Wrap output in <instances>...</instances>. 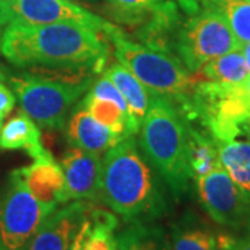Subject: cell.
<instances>
[{
	"label": "cell",
	"instance_id": "obj_17",
	"mask_svg": "<svg viewBox=\"0 0 250 250\" xmlns=\"http://www.w3.org/2000/svg\"><path fill=\"white\" fill-rule=\"evenodd\" d=\"M192 75L195 81H210L220 83H243L250 77L248 64L241 50L223 54L205 62Z\"/></svg>",
	"mask_w": 250,
	"mask_h": 250
},
{
	"label": "cell",
	"instance_id": "obj_1",
	"mask_svg": "<svg viewBox=\"0 0 250 250\" xmlns=\"http://www.w3.org/2000/svg\"><path fill=\"white\" fill-rule=\"evenodd\" d=\"M103 32L77 24L29 25L10 22L4 29L1 53L11 64L100 72L110 47Z\"/></svg>",
	"mask_w": 250,
	"mask_h": 250
},
{
	"label": "cell",
	"instance_id": "obj_26",
	"mask_svg": "<svg viewBox=\"0 0 250 250\" xmlns=\"http://www.w3.org/2000/svg\"><path fill=\"white\" fill-rule=\"evenodd\" d=\"M217 242L220 250H250V239H241L221 233L217 236Z\"/></svg>",
	"mask_w": 250,
	"mask_h": 250
},
{
	"label": "cell",
	"instance_id": "obj_34",
	"mask_svg": "<svg viewBox=\"0 0 250 250\" xmlns=\"http://www.w3.org/2000/svg\"><path fill=\"white\" fill-rule=\"evenodd\" d=\"M246 1H249V3H250V0H246Z\"/></svg>",
	"mask_w": 250,
	"mask_h": 250
},
{
	"label": "cell",
	"instance_id": "obj_14",
	"mask_svg": "<svg viewBox=\"0 0 250 250\" xmlns=\"http://www.w3.org/2000/svg\"><path fill=\"white\" fill-rule=\"evenodd\" d=\"M0 149L3 150H24L34 160L47 154L45 150L41 131L35 121L24 110L9 120L0 128Z\"/></svg>",
	"mask_w": 250,
	"mask_h": 250
},
{
	"label": "cell",
	"instance_id": "obj_4",
	"mask_svg": "<svg viewBox=\"0 0 250 250\" xmlns=\"http://www.w3.org/2000/svg\"><path fill=\"white\" fill-rule=\"evenodd\" d=\"M106 36L114 46L120 64L132 72L152 93L171 99L174 103L190 95L195 78L177 56L134 42L116 25Z\"/></svg>",
	"mask_w": 250,
	"mask_h": 250
},
{
	"label": "cell",
	"instance_id": "obj_21",
	"mask_svg": "<svg viewBox=\"0 0 250 250\" xmlns=\"http://www.w3.org/2000/svg\"><path fill=\"white\" fill-rule=\"evenodd\" d=\"M117 235V250H164L163 232L149 223H128Z\"/></svg>",
	"mask_w": 250,
	"mask_h": 250
},
{
	"label": "cell",
	"instance_id": "obj_18",
	"mask_svg": "<svg viewBox=\"0 0 250 250\" xmlns=\"http://www.w3.org/2000/svg\"><path fill=\"white\" fill-rule=\"evenodd\" d=\"M83 107L89 111L92 117H95L100 124L107 126L110 131L121 136L123 139L132 136L139 132V126L135 124L131 114L118 107L116 103L96 98L92 93H86L82 103Z\"/></svg>",
	"mask_w": 250,
	"mask_h": 250
},
{
	"label": "cell",
	"instance_id": "obj_10",
	"mask_svg": "<svg viewBox=\"0 0 250 250\" xmlns=\"http://www.w3.org/2000/svg\"><path fill=\"white\" fill-rule=\"evenodd\" d=\"M65 179V203L74 200H99L102 197L100 156L71 146L62 159Z\"/></svg>",
	"mask_w": 250,
	"mask_h": 250
},
{
	"label": "cell",
	"instance_id": "obj_2",
	"mask_svg": "<svg viewBox=\"0 0 250 250\" xmlns=\"http://www.w3.org/2000/svg\"><path fill=\"white\" fill-rule=\"evenodd\" d=\"M100 199L126 223H150L164 213L160 184L132 136L104 154Z\"/></svg>",
	"mask_w": 250,
	"mask_h": 250
},
{
	"label": "cell",
	"instance_id": "obj_27",
	"mask_svg": "<svg viewBox=\"0 0 250 250\" xmlns=\"http://www.w3.org/2000/svg\"><path fill=\"white\" fill-rule=\"evenodd\" d=\"M90 208H92V207H90ZM90 208L89 211H88V215H86L85 220L82 221L81 227L78 228V231L74 235L72 241L70 242V245L67 246V249L65 250H82L83 242H85V238H86V233H88V229H89L90 227Z\"/></svg>",
	"mask_w": 250,
	"mask_h": 250
},
{
	"label": "cell",
	"instance_id": "obj_12",
	"mask_svg": "<svg viewBox=\"0 0 250 250\" xmlns=\"http://www.w3.org/2000/svg\"><path fill=\"white\" fill-rule=\"evenodd\" d=\"M25 185L31 193L46 207L56 210L65 203V179L62 166L54 160L53 156H46L34 160L27 167L18 168Z\"/></svg>",
	"mask_w": 250,
	"mask_h": 250
},
{
	"label": "cell",
	"instance_id": "obj_8",
	"mask_svg": "<svg viewBox=\"0 0 250 250\" xmlns=\"http://www.w3.org/2000/svg\"><path fill=\"white\" fill-rule=\"evenodd\" d=\"M0 6L9 24H77L100 31L104 35L114 27L72 0H0Z\"/></svg>",
	"mask_w": 250,
	"mask_h": 250
},
{
	"label": "cell",
	"instance_id": "obj_3",
	"mask_svg": "<svg viewBox=\"0 0 250 250\" xmlns=\"http://www.w3.org/2000/svg\"><path fill=\"white\" fill-rule=\"evenodd\" d=\"M143 154L175 196L185 193L192 179L188 153L187 120L168 98L154 95L141 125Z\"/></svg>",
	"mask_w": 250,
	"mask_h": 250
},
{
	"label": "cell",
	"instance_id": "obj_30",
	"mask_svg": "<svg viewBox=\"0 0 250 250\" xmlns=\"http://www.w3.org/2000/svg\"><path fill=\"white\" fill-rule=\"evenodd\" d=\"M239 50L243 54V57H245V60H246V64H248V70H249L250 74V42L249 43H242L241 47H239Z\"/></svg>",
	"mask_w": 250,
	"mask_h": 250
},
{
	"label": "cell",
	"instance_id": "obj_24",
	"mask_svg": "<svg viewBox=\"0 0 250 250\" xmlns=\"http://www.w3.org/2000/svg\"><path fill=\"white\" fill-rule=\"evenodd\" d=\"M89 93H92V95L96 96V98L110 100V102L116 103L118 107L123 108L124 111H128V113H129L128 104H126L125 99L123 98V95H121L116 86L113 85V82L108 80L107 77H104V75H103L100 80H98L95 82V85L90 88Z\"/></svg>",
	"mask_w": 250,
	"mask_h": 250
},
{
	"label": "cell",
	"instance_id": "obj_16",
	"mask_svg": "<svg viewBox=\"0 0 250 250\" xmlns=\"http://www.w3.org/2000/svg\"><path fill=\"white\" fill-rule=\"evenodd\" d=\"M188 153L192 179L205 177L221 167L218 146L206 131L195 128L187 121Z\"/></svg>",
	"mask_w": 250,
	"mask_h": 250
},
{
	"label": "cell",
	"instance_id": "obj_28",
	"mask_svg": "<svg viewBox=\"0 0 250 250\" xmlns=\"http://www.w3.org/2000/svg\"><path fill=\"white\" fill-rule=\"evenodd\" d=\"M177 3H178V6L181 7V10L189 16V14H193V13H196L197 10L200 9L199 7V4L196 3V0H175Z\"/></svg>",
	"mask_w": 250,
	"mask_h": 250
},
{
	"label": "cell",
	"instance_id": "obj_32",
	"mask_svg": "<svg viewBox=\"0 0 250 250\" xmlns=\"http://www.w3.org/2000/svg\"><path fill=\"white\" fill-rule=\"evenodd\" d=\"M246 225H248V232H249V238H250V213L248 215V220H246Z\"/></svg>",
	"mask_w": 250,
	"mask_h": 250
},
{
	"label": "cell",
	"instance_id": "obj_9",
	"mask_svg": "<svg viewBox=\"0 0 250 250\" xmlns=\"http://www.w3.org/2000/svg\"><path fill=\"white\" fill-rule=\"evenodd\" d=\"M195 181L200 203L215 223L233 229L246 224L250 197L233 182L223 166Z\"/></svg>",
	"mask_w": 250,
	"mask_h": 250
},
{
	"label": "cell",
	"instance_id": "obj_20",
	"mask_svg": "<svg viewBox=\"0 0 250 250\" xmlns=\"http://www.w3.org/2000/svg\"><path fill=\"white\" fill-rule=\"evenodd\" d=\"M199 7L220 11L241 43L250 42V3L246 0H196Z\"/></svg>",
	"mask_w": 250,
	"mask_h": 250
},
{
	"label": "cell",
	"instance_id": "obj_29",
	"mask_svg": "<svg viewBox=\"0 0 250 250\" xmlns=\"http://www.w3.org/2000/svg\"><path fill=\"white\" fill-rule=\"evenodd\" d=\"M9 25V21H7V18L4 16V11L1 9V6H0V50H1V41H3V34H4V29L6 27Z\"/></svg>",
	"mask_w": 250,
	"mask_h": 250
},
{
	"label": "cell",
	"instance_id": "obj_19",
	"mask_svg": "<svg viewBox=\"0 0 250 250\" xmlns=\"http://www.w3.org/2000/svg\"><path fill=\"white\" fill-rule=\"evenodd\" d=\"M218 154L224 170L250 197V143L231 141L218 145Z\"/></svg>",
	"mask_w": 250,
	"mask_h": 250
},
{
	"label": "cell",
	"instance_id": "obj_25",
	"mask_svg": "<svg viewBox=\"0 0 250 250\" xmlns=\"http://www.w3.org/2000/svg\"><path fill=\"white\" fill-rule=\"evenodd\" d=\"M4 81L6 74L0 70V128L3 125V120L9 116L10 111L16 106V96Z\"/></svg>",
	"mask_w": 250,
	"mask_h": 250
},
{
	"label": "cell",
	"instance_id": "obj_6",
	"mask_svg": "<svg viewBox=\"0 0 250 250\" xmlns=\"http://www.w3.org/2000/svg\"><path fill=\"white\" fill-rule=\"evenodd\" d=\"M241 42L220 11L202 7L181 24L174 43V54L189 72H196L205 62L239 50Z\"/></svg>",
	"mask_w": 250,
	"mask_h": 250
},
{
	"label": "cell",
	"instance_id": "obj_13",
	"mask_svg": "<svg viewBox=\"0 0 250 250\" xmlns=\"http://www.w3.org/2000/svg\"><path fill=\"white\" fill-rule=\"evenodd\" d=\"M68 143L86 152L102 154L123 141L121 136L100 124L82 104L72 111L67 124Z\"/></svg>",
	"mask_w": 250,
	"mask_h": 250
},
{
	"label": "cell",
	"instance_id": "obj_11",
	"mask_svg": "<svg viewBox=\"0 0 250 250\" xmlns=\"http://www.w3.org/2000/svg\"><path fill=\"white\" fill-rule=\"evenodd\" d=\"M92 206L85 200L64 203L45 218L25 250H65Z\"/></svg>",
	"mask_w": 250,
	"mask_h": 250
},
{
	"label": "cell",
	"instance_id": "obj_33",
	"mask_svg": "<svg viewBox=\"0 0 250 250\" xmlns=\"http://www.w3.org/2000/svg\"><path fill=\"white\" fill-rule=\"evenodd\" d=\"M245 85H246V89L249 90V93H250V77L246 80V82H245Z\"/></svg>",
	"mask_w": 250,
	"mask_h": 250
},
{
	"label": "cell",
	"instance_id": "obj_22",
	"mask_svg": "<svg viewBox=\"0 0 250 250\" xmlns=\"http://www.w3.org/2000/svg\"><path fill=\"white\" fill-rule=\"evenodd\" d=\"M171 250H220L217 236L197 225H177L171 235Z\"/></svg>",
	"mask_w": 250,
	"mask_h": 250
},
{
	"label": "cell",
	"instance_id": "obj_7",
	"mask_svg": "<svg viewBox=\"0 0 250 250\" xmlns=\"http://www.w3.org/2000/svg\"><path fill=\"white\" fill-rule=\"evenodd\" d=\"M52 208L43 206L14 170L0 196V250H25Z\"/></svg>",
	"mask_w": 250,
	"mask_h": 250
},
{
	"label": "cell",
	"instance_id": "obj_35",
	"mask_svg": "<svg viewBox=\"0 0 250 250\" xmlns=\"http://www.w3.org/2000/svg\"><path fill=\"white\" fill-rule=\"evenodd\" d=\"M89 1H93V0H89Z\"/></svg>",
	"mask_w": 250,
	"mask_h": 250
},
{
	"label": "cell",
	"instance_id": "obj_5",
	"mask_svg": "<svg viewBox=\"0 0 250 250\" xmlns=\"http://www.w3.org/2000/svg\"><path fill=\"white\" fill-rule=\"evenodd\" d=\"M6 81L21 108L41 128L52 131L64 128L71 107L92 85V77L86 74L54 80L27 72L9 75Z\"/></svg>",
	"mask_w": 250,
	"mask_h": 250
},
{
	"label": "cell",
	"instance_id": "obj_31",
	"mask_svg": "<svg viewBox=\"0 0 250 250\" xmlns=\"http://www.w3.org/2000/svg\"><path fill=\"white\" fill-rule=\"evenodd\" d=\"M246 134H248V138H249V143H250V116H249V121H248V129H246Z\"/></svg>",
	"mask_w": 250,
	"mask_h": 250
},
{
	"label": "cell",
	"instance_id": "obj_23",
	"mask_svg": "<svg viewBox=\"0 0 250 250\" xmlns=\"http://www.w3.org/2000/svg\"><path fill=\"white\" fill-rule=\"evenodd\" d=\"M117 21L128 25H141L157 9L161 0H104Z\"/></svg>",
	"mask_w": 250,
	"mask_h": 250
},
{
	"label": "cell",
	"instance_id": "obj_15",
	"mask_svg": "<svg viewBox=\"0 0 250 250\" xmlns=\"http://www.w3.org/2000/svg\"><path fill=\"white\" fill-rule=\"evenodd\" d=\"M104 77H107L123 95L129 108V114L141 129L143 118L147 113L154 93H152L132 72L120 62H114L104 68Z\"/></svg>",
	"mask_w": 250,
	"mask_h": 250
}]
</instances>
